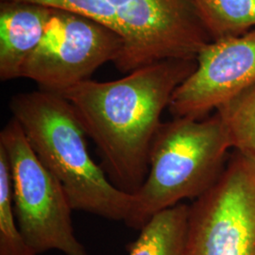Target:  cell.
Segmentation results:
<instances>
[{"label": "cell", "mask_w": 255, "mask_h": 255, "mask_svg": "<svg viewBox=\"0 0 255 255\" xmlns=\"http://www.w3.org/2000/svg\"><path fill=\"white\" fill-rule=\"evenodd\" d=\"M196 66V59H168L117 81L90 79L61 94L73 106L98 147L103 168L119 189L134 194L146 181L161 116Z\"/></svg>", "instance_id": "6da1fadb"}, {"label": "cell", "mask_w": 255, "mask_h": 255, "mask_svg": "<svg viewBox=\"0 0 255 255\" xmlns=\"http://www.w3.org/2000/svg\"><path fill=\"white\" fill-rule=\"evenodd\" d=\"M9 110L40 161L62 184L72 209L127 222L133 195L119 189L92 159L87 134L69 101L39 89L14 95Z\"/></svg>", "instance_id": "7a4b0ae2"}, {"label": "cell", "mask_w": 255, "mask_h": 255, "mask_svg": "<svg viewBox=\"0 0 255 255\" xmlns=\"http://www.w3.org/2000/svg\"><path fill=\"white\" fill-rule=\"evenodd\" d=\"M233 148L219 114L203 119L163 122L155 134L146 181L132 194L125 223L142 230L154 215L183 200H197L219 181Z\"/></svg>", "instance_id": "3957f363"}, {"label": "cell", "mask_w": 255, "mask_h": 255, "mask_svg": "<svg viewBox=\"0 0 255 255\" xmlns=\"http://www.w3.org/2000/svg\"><path fill=\"white\" fill-rule=\"evenodd\" d=\"M64 9L96 20L119 34L115 66L128 74L168 59H196L212 42L192 0H13Z\"/></svg>", "instance_id": "277c9868"}, {"label": "cell", "mask_w": 255, "mask_h": 255, "mask_svg": "<svg viewBox=\"0 0 255 255\" xmlns=\"http://www.w3.org/2000/svg\"><path fill=\"white\" fill-rule=\"evenodd\" d=\"M0 147L8 158L13 211L27 244L37 255L59 251L89 255L76 237L73 209L62 184L40 161L13 118L0 132Z\"/></svg>", "instance_id": "5b68a950"}, {"label": "cell", "mask_w": 255, "mask_h": 255, "mask_svg": "<svg viewBox=\"0 0 255 255\" xmlns=\"http://www.w3.org/2000/svg\"><path fill=\"white\" fill-rule=\"evenodd\" d=\"M185 255H255V161L235 151L189 205Z\"/></svg>", "instance_id": "8992f818"}, {"label": "cell", "mask_w": 255, "mask_h": 255, "mask_svg": "<svg viewBox=\"0 0 255 255\" xmlns=\"http://www.w3.org/2000/svg\"><path fill=\"white\" fill-rule=\"evenodd\" d=\"M122 49V39L109 27L73 11L54 9L46 33L28 56L20 78L36 82L40 90L61 95L90 80L102 64H115Z\"/></svg>", "instance_id": "52a82bcc"}, {"label": "cell", "mask_w": 255, "mask_h": 255, "mask_svg": "<svg viewBox=\"0 0 255 255\" xmlns=\"http://www.w3.org/2000/svg\"><path fill=\"white\" fill-rule=\"evenodd\" d=\"M194 72L175 90L173 119H203L255 83V28L212 41L196 58Z\"/></svg>", "instance_id": "ba28073f"}, {"label": "cell", "mask_w": 255, "mask_h": 255, "mask_svg": "<svg viewBox=\"0 0 255 255\" xmlns=\"http://www.w3.org/2000/svg\"><path fill=\"white\" fill-rule=\"evenodd\" d=\"M53 8L45 5L1 0L0 3V80L21 77L22 67L46 33Z\"/></svg>", "instance_id": "9c48e42d"}, {"label": "cell", "mask_w": 255, "mask_h": 255, "mask_svg": "<svg viewBox=\"0 0 255 255\" xmlns=\"http://www.w3.org/2000/svg\"><path fill=\"white\" fill-rule=\"evenodd\" d=\"M189 209L180 203L154 215L129 245L128 255H185Z\"/></svg>", "instance_id": "30bf717a"}, {"label": "cell", "mask_w": 255, "mask_h": 255, "mask_svg": "<svg viewBox=\"0 0 255 255\" xmlns=\"http://www.w3.org/2000/svg\"><path fill=\"white\" fill-rule=\"evenodd\" d=\"M212 41L255 28V0H192Z\"/></svg>", "instance_id": "8fae6325"}, {"label": "cell", "mask_w": 255, "mask_h": 255, "mask_svg": "<svg viewBox=\"0 0 255 255\" xmlns=\"http://www.w3.org/2000/svg\"><path fill=\"white\" fill-rule=\"evenodd\" d=\"M235 151L255 161V83L216 110Z\"/></svg>", "instance_id": "7c38bea8"}, {"label": "cell", "mask_w": 255, "mask_h": 255, "mask_svg": "<svg viewBox=\"0 0 255 255\" xmlns=\"http://www.w3.org/2000/svg\"><path fill=\"white\" fill-rule=\"evenodd\" d=\"M0 255H38L27 244L15 219L9 162L0 147Z\"/></svg>", "instance_id": "4fadbf2b"}]
</instances>
